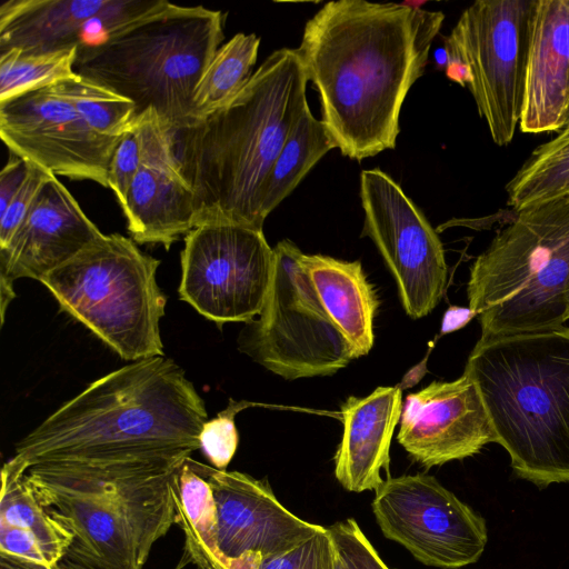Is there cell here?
<instances>
[{"label": "cell", "mask_w": 569, "mask_h": 569, "mask_svg": "<svg viewBox=\"0 0 569 569\" xmlns=\"http://www.w3.org/2000/svg\"><path fill=\"white\" fill-rule=\"evenodd\" d=\"M398 387H378L370 395L350 396L341 405L343 431L335 456V477L348 491L376 490L389 470L391 439L402 412Z\"/></svg>", "instance_id": "obj_20"}, {"label": "cell", "mask_w": 569, "mask_h": 569, "mask_svg": "<svg viewBox=\"0 0 569 569\" xmlns=\"http://www.w3.org/2000/svg\"><path fill=\"white\" fill-rule=\"evenodd\" d=\"M0 136L10 153L54 176L91 180L104 188L122 138L91 129L59 82L0 102Z\"/></svg>", "instance_id": "obj_14"}, {"label": "cell", "mask_w": 569, "mask_h": 569, "mask_svg": "<svg viewBox=\"0 0 569 569\" xmlns=\"http://www.w3.org/2000/svg\"><path fill=\"white\" fill-rule=\"evenodd\" d=\"M102 234L56 176L50 178L9 246L0 251L1 325L16 298L14 280L41 281Z\"/></svg>", "instance_id": "obj_18"}, {"label": "cell", "mask_w": 569, "mask_h": 569, "mask_svg": "<svg viewBox=\"0 0 569 569\" xmlns=\"http://www.w3.org/2000/svg\"><path fill=\"white\" fill-rule=\"evenodd\" d=\"M307 82L296 49L281 48L227 103L172 134L180 170L194 193L196 227L234 223L262 230L263 186L309 108Z\"/></svg>", "instance_id": "obj_3"}, {"label": "cell", "mask_w": 569, "mask_h": 569, "mask_svg": "<svg viewBox=\"0 0 569 569\" xmlns=\"http://www.w3.org/2000/svg\"><path fill=\"white\" fill-rule=\"evenodd\" d=\"M177 523L184 537L183 553L176 569L194 565L198 569H229L218 543L216 503L203 472V463L184 459L176 479Z\"/></svg>", "instance_id": "obj_24"}, {"label": "cell", "mask_w": 569, "mask_h": 569, "mask_svg": "<svg viewBox=\"0 0 569 569\" xmlns=\"http://www.w3.org/2000/svg\"><path fill=\"white\" fill-rule=\"evenodd\" d=\"M568 128H569V113H568V117H567L566 123H565V126H563V128H562V129H568ZM562 129H561V130H562ZM561 130H560V131H561Z\"/></svg>", "instance_id": "obj_41"}, {"label": "cell", "mask_w": 569, "mask_h": 569, "mask_svg": "<svg viewBox=\"0 0 569 569\" xmlns=\"http://www.w3.org/2000/svg\"><path fill=\"white\" fill-rule=\"evenodd\" d=\"M54 174L30 163L28 176L21 188L0 216V251L4 250L23 222L46 182Z\"/></svg>", "instance_id": "obj_33"}, {"label": "cell", "mask_w": 569, "mask_h": 569, "mask_svg": "<svg viewBox=\"0 0 569 569\" xmlns=\"http://www.w3.org/2000/svg\"><path fill=\"white\" fill-rule=\"evenodd\" d=\"M337 148L321 120L308 108L292 129L263 186V219L288 197L311 168Z\"/></svg>", "instance_id": "obj_25"}, {"label": "cell", "mask_w": 569, "mask_h": 569, "mask_svg": "<svg viewBox=\"0 0 569 569\" xmlns=\"http://www.w3.org/2000/svg\"><path fill=\"white\" fill-rule=\"evenodd\" d=\"M26 471L12 458L1 469L0 553L53 568L73 536L40 503Z\"/></svg>", "instance_id": "obj_21"}, {"label": "cell", "mask_w": 569, "mask_h": 569, "mask_svg": "<svg viewBox=\"0 0 569 569\" xmlns=\"http://www.w3.org/2000/svg\"><path fill=\"white\" fill-rule=\"evenodd\" d=\"M53 568L0 553V569H53Z\"/></svg>", "instance_id": "obj_37"}, {"label": "cell", "mask_w": 569, "mask_h": 569, "mask_svg": "<svg viewBox=\"0 0 569 569\" xmlns=\"http://www.w3.org/2000/svg\"><path fill=\"white\" fill-rule=\"evenodd\" d=\"M371 503L383 536L405 547L419 562L458 569L485 551V519L427 473L388 478Z\"/></svg>", "instance_id": "obj_12"}, {"label": "cell", "mask_w": 569, "mask_h": 569, "mask_svg": "<svg viewBox=\"0 0 569 569\" xmlns=\"http://www.w3.org/2000/svg\"><path fill=\"white\" fill-rule=\"evenodd\" d=\"M30 169V162L10 153V159L0 173V216L21 188Z\"/></svg>", "instance_id": "obj_35"}, {"label": "cell", "mask_w": 569, "mask_h": 569, "mask_svg": "<svg viewBox=\"0 0 569 569\" xmlns=\"http://www.w3.org/2000/svg\"><path fill=\"white\" fill-rule=\"evenodd\" d=\"M184 459L50 462L26 475L73 536L67 558L94 569H142L177 523L174 486Z\"/></svg>", "instance_id": "obj_4"}, {"label": "cell", "mask_w": 569, "mask_h": 569, "mask_svg": "<svg viewBox=\"0 0 569 569\" xmlns=\"http://www.w3.org/2000/svg\"><path fill=\"white\" fill-rule=\"evenodd\" d=\"M141 162V144L133 126L118 142L108 170V187L113 191L121 208Z\"/></svg>", "instance_id": "obj_34"}, {"label": "cell", "mask_w": 569, "mask_h": 569, "mask_svg": "<svg viewBox=\"0 0 569 569\" xmlns=\"http://www.w3.org/2000/svg\"><path fill=\"white\" fill-rule=\"evenodd\" d=\"M302 262L325 309L357 358L368 355L375 341L373 319L379 299L361 262L305 253Z\"/></svg>", "instance_id": "obj_23"}, {"label": "cell", "mask_w": 569, "mask_h": 569, "mask_svg": "<svg viewBox=\"0 0 569 569\" xmlns=\"http://www.w3.org/2000/svg\"><path fill=\"white\" fill-rule=\"evenodd\" d=\"M110 0H7L0 7V53L77 48L83 28Z\"/></svg>", "instance_id": "obj_22"}, {"label": "cell", "mask_w": 569, "mask_h": 569, "mask_svg": "<svg viewBox=\"0 0 569 569\" xmlns=\"http://www.w3.org/2000/svg\"><path fill=\"white\" fill-rule=\"evenodd\" d=\"M224 13L182 7L77 56L74 72L132 101L137 117L153 109L172 136L196 123V87L221 47Z\"/></svg>", "instance_id": "obj_7"}, {"label": "cell", "mask_w": 569, "mask_h": 569, "mask_svg": "<svg viewBox=\"0 0 569 569\" xmlns=\"http://www.w3.org/2000/svg\"><path fill=\"white\" fill-rule=\"evenodd\" d=\"M246 406L244 402L230 399L224 410L202 426L199 435L200 449L216 469L226 470L237 451L239 436L234 416Z\"/></svg>", "instance_id": "obj_31"}, {"label": "cell", "mask_w": 569, "mask_h": 569, "mask_svg": "<svg viewBox=\"0 0 569 569\" xmlns=\"http://www.w3.org/2000/svg\"><path fill=\"white\" fill-rule=\"evenodd\" d=\"M179 299L218 325L250 322L268 293L273 248L263 230L207 223L184 237Z\"/></svg>", "instance_id": "obj_11"}, {"label": "cell", "mask_w": 569, "mask_h": 569, "mask_svg": "<svg viewBox=\"0 0 569 569\" xmlns=\"http://www.w3.org/2000/svg\"><path fill=\"white\" fill-rule=\"evenodd\" d=\"M78 49L27 53L10 49L0 53V102L77 77Z\"/></svg>", "instance_id": "obj_28"}, {"label": "cell", "mask_w": 569, "mask_h": 569, "mask_svg": "<svg viewBox=\"0 0 569 569\" xmlns=\"http://www.w3.org/2000/svg\"><path fill=\"white\" fill-rule=\"evenodd\" d=\"M328 531L346 569H389L355 519L338 521Z\"/></svg>", "instance_id": "obj_32"}, {"label": "cell", "mask_w": 569, "mask_h": 569, "mask_svg": "<svg viewBox=\"0 0 569 569\" xmlns=\"http://www.w3.org/2000/svg\"><path fill=\"white\" fill-rule=\"evenodd\" d=\"M338 552L323 527L283 552L262 558L258 569H337Z\"/></svg>", "instance_id": "obj_30"}, {"label": "cell", "mask_w": 569, "mask_h": 569, "mask_svg": "<svg viewBox=\"0 0 569 569\" xmlns=\"http://www.w3.org/2000/svg\"><path fill=\"white\" fill-rule=\"evenodd\" d=\"M506 190L513 210L569 194V128L537 147Z\"/></svg>", "instance_id": "obj_27"}, {"label": "cell", "mask_w": 569, "mask_h": 569, "mask_svg": "<svg viewBox=\"0 0 569 569\" xmlns=\"http://www.w3.org/2000/svg\"><path fill=\"white\" fill-rule=\"evenodd\" d=\"M288 239L273 247V267L257 320L241 330L239 350L287 380L331 376L357 359L325 309L303 262Z\"/></svg>", "instance_id": "obj_9"}, {"label": "cell", "mask_w": 569, "mask_h": 569, "mask_svg": "<svg viewBox=\"0 0 569 569\" xmlns=\"http://www.w3.org/2000/svg\"><path fill=\"white\" fill-rule=\"evenodd\" d=\"M337 569H346L339 555H338V560H337Z\"/></svg>", "instance_id": "obj_40"}, {"label": "cell", "mask_w": 569, "mask_h": 569, "mask_svg": "<svg viewBox=\"0 0 569 569\" xmlns=\"http://www.w3.org/2000/svg\"><path fill=\"white\" fill-rule=\"evenodd\" d=\"M203 472L216 503L219 549L229 569L243 556L266 558L289 550L323 528L286 509L266 480L207 465Z\"/></svg>", "instance_id": "obj_17"}, {"label": "cell", "mask_w": 569, "mask_h": 569, "mask_svg": "<svg viewBox=\"0 0 569 569\" xmlns=\"http://www.w3.org/2000/svg\"><path fill=\"white\" fill-rule=\"evenodd\" d=\"M142 162L121 208L136 243L162 244L169 250L196 227V199L173 150L172 136L157 112L149 109L136 119Z\"/></svg>", "instance_id": "obj_16"}, {"label": "cell", "mask_w": 569, "mask_h": 569, "mask_svg": "<svg viewBox=\"0 0 569 569\" xmlns=\"http://www.w3.org/2000/svg\"><path fill=\"white\" fill-rule=\"evenodd\" d=\"M159 266L131 238L103 233L40 282L61 310L120 358L137 361L163 356L167 297L156 280Z\"/></svg>", "instance_id": "obj_8"}, {"label": "cell", "mask_w": 569, "mask_h": 569, "mask_svg": "<svg viewBox=\"0 0 569 569\" xmlns=\"http://www.w3.org/2000/svg\"><path fill=\"white\" fill-rule=\"evenodd\" d=\"M259 46L260 38L254 33L239 32L218 49L193 93L196 123L227 103L248 82Z\"/></svg>", "instance_id": "obj_26"}, {"label": "cell", "mask_w": 569, "mask_h": 569, "mask_svg": "<svg viewBox=\"0 0 569 569\" xmlns=\"http://www.w3.org/2000/svg\"><path fill=\"white\" fill-rule=\"evenodd\" d=\"M59 84L96 132L121 138L133 128L137 109L129 99L78 73Z\"/></svg>", "instance_id": "obj_29"}, {"label": "cell", "mask_w": 569, "mask_h": 569, "mask_svg": "<svg viewBox=\"0 0 569 569\" xmlns=\"http://www.w3.org/2000/svg\"><path fill=\"white\" fill-rule=\"evenodd\" d=\"M477 313L470 307L451 306L443 315L441 333H450L463 328Z\"/></svg>", "instance_id": "obj_36"}, {"label": "cell", "mask_w": 569, "mask_h": 569, "mask_svg": "<svg viewBox=\"0 0 569 569\" xmlns=\"http://www.w3.org/2000/svg\"><path fill=\"white\" fill-rule=\"evenodd\" d=\"M515 212L470 268L467 296L480 338L558 328L567 321L569 194Z\"/></svg>", "instance_id": "obj_6"}, {"label": "cell", "mask_w": 569, "mask_h": 569, "mask_svg": "<svg viewBox=\"0 0 569 569\" xmlns=\"http://www.w3.org/2000/svg\"><path fill=\"white\" fill-rule=\"evenodd\" d=\"M569 113V0H535L519 128L559 132Z\"/></svg>", "instance_id": "obj_19"}, {"label": "cell", "mask_w": 569, "mask_h": 569, "mask_svg": "<svg viewBox=\"0 0 569 569\" xmlns=\"http://www.w3.org/2000/svg\"><path fill=\"white\" fill-rule=\"evenodd\" d=\"M53 569H94L64 557Z\"/></svg>", "instance_id": "obj_38"}, {"label": "cell", "mask_w": 569, "mask_h": 569, "mask_svg": "<svg viewBox=\"0 0 569 569\" xmlns=\"http://www.w3.org/2000/svg\"><path fill=\"white\" fill-rule=\"evenodd\" d=\"M360 200L361 237L376 244L406 313L412 319L427 316L442 299L448 280L439 236L402 188L378 168L361 171Z\"/></svg>", "instance_id": "obj_13"}, {"label": "cell", "mask_w": 569, "mask_h": 569, "mask_svg": "<svg viewBox=\"0 0 569 569\" xmlns=\"http://www.w3.org/2000/svg\"><path fill=\"white\" fill-rule=\"evenodd\" d=\"M399 423L398 442L427 469L475 456L496 442L481 396L465 372L408 395Z\"/></svg>", "instance_id": "obj_15"}, {"label": "cell", "mask_w": 569, "mask_h": 569, "mask_svg": "<svg viewBox=\"0 0 569 569\" xmlns=\"http://www.w3.org/2000/svg\"><path fill=\"white\" fill-rule=\"evenodd\" d=\"M535 0H478L446 38L448 59L465 63L468 88L492 141L507 146L519 126Z\"/></svg>", "instance_id": "obj_10"}, {"label": "cell", "mask_w": 569, "mask_h": 569, "mask_svg": "<svg viewBox=\"0 0 569 569\" xmlns=\"http://www.w3.org/2000/svg\"><path fill=\"white\" fill-rule=\"evenodd\" d=\"M567 320L569 319V280L566 287Z\"/></svg>", "instance_id": "obj_39"}, {"label": "cell", "mask_w": 569, "mask_h": 569, "mask_svg": "<svg viewBox=\"0 0 569 569\" xmlns=\"http://www.w3.org/2000/svg\"><path fill=\"white\" fill-rule=\"evenodd\" d=\"M204 401L172 359L150 357L91 382L17 442L28 469L50 462L177 459L200 449Z\"/></svg>", "instance_id": "obj_2"}, {"label": "cell", "mask_w": 569, "mask_h": 569, "mask_svg": "<svg viewBox=\"0 0 569 569\" xmlns=\"http://www.w3.org/2000/svg\"><path fill=\"white\" fill-rule=\"evenodd\" d=\"M443 19L403 3L337 0L307 21L296 51L343 156L360 161L396 147L401 107Z\"/></svg>", "instance_id": "obj_1"}, {"label": "cell", "mask_w": 569, "mask_h": 569, "mask_svg": "<svg viewBox=\"0 0 569 569\" xmlns=\"http://www.w3.org/2000/svg\"><path fill=\"white\" fill-rule=\"evenodd\" d=\"M463 372L513 472L539 488L569 482V328L480 338Z\"/></svg>", "instance_id": "obj_5"}]
</instances>
